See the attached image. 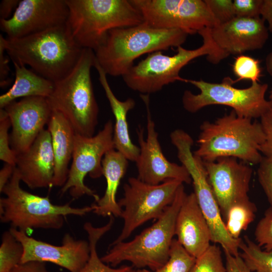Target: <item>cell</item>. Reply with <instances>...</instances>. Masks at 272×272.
<instances>
[{"instance_id":"cell-1","label":"cell","mask_w":272,"mask_h":272,"mask_svg":"<svg viewBox=\"0 0 272 272\" xmlns=\"http://www.w3.org/2000/svg\"><path fill=\"white\" fill-rule=\"evenodd\" d=\"M3 41L12 62L29 65L53 82L71 72L83 49L74 39L66 23L19 38L3 37Z\"/></svg>"},{"instance_id":"cell-43","label":"cell","mask_w":272,"mask_h":272,"mask_svg":"<svg viewBox=\"0 0 272 272\" xmlns=\"http://www.w3.org/2000/svg\"><path fill=\"white\" fill-rule=\"evenodd\" d=\"M260 15L268 23V30L272 33V0H263Z\"/></svg>"},{"instance_id":"cell-5","label":"cell","mask_w":272,"mask_h":272,"mask_svg":"<svg viewBox=\"0 0 272 272\" xmlns=\"http://www.w3.org/2000/svg\"><path fill=\"white\" fill-rule=\"evenodd\" d=\"M95 60L94 51L83 48L75 67L54 82L53 91L47 98L51 109L61 113L76 133L85 137L94 135L98 123L99 109L91 77Z\"/></svg>"},{"instance_id":"cell-44","label":"cell","mask_w":272,"mask_h":272,"mask_svg":"<svg viewBox=\"0 0 272 272\" xmlns=\"http://www.w3.org/2000/svg\"><path fill=\"white\" fill-rule=\"evenodd\" d=\"M15 166L6 163L0 171V192L11 178L15 170Z\"/></svg>"},{"instance_id":"cell-40","label":"cell","mask_w":272,"mask_h":272,"mask_svg":"<svg viewBox=\"0 0 272 272\" xmlns=\"http://www.w3.org/2000/svg\"><path fill=\"white\" fill-rule=\"evenodd\" d=\"M227 272H252L247 267L240 255L234 256L224 252Z\"/></svg>"},{"instance_id":"cell-29","label":"cell","mask_w":272,"mask_h":272,"mask_svg":"<svg viewBox=\"0 0 272 272\" xmlns=\"http://www.w3.org/2000/svg\"><path fill=\"white\" fill-rule=\"evenodd\" d=\"M23 247L10 230L4 232L0 245V272H10L21 263Z\"/></svg>"},{"instance_id":"cell-3","label":"cell","mask_w":272,"mask_h":272,"mask_svg":"<svg viewBox=\"0 0 272 272\" xmlns=\"http://www.w3.org/2000/svg\"><path fill=\"white\" fill-rule=\"evenodd\" d=\"M193 153L203 162L222 157H234L258 164L262 159L260 146L265 135L260 122L240 116L234 110L214 122L203 121Z\"/></svg>"},{"instance_id":"cell-16","label":"cell","mask_w":272,"mask_h":272,"mask_svg":"<svg viewBox=\"0 0 272 272\" xmlns=\"http://www.w3.org/2000/svg\"><path fill=\"white\" fill-rule=\"evenodd\" d=\"M203 164L224 221L232 206L249 199L252 169L234 157H222Z\"/></svg>"},{"instance_id":"cell-25","label":"cell","mask_w":272,"mask_h":272,"mask_svg":"<svg viewBox=\"0 0 272 272\" xmlns=\"http://www.w3.org/2000/svg\"><path fill=\"white\" fill-rule=\"evenodd\" d=\"M15 72L14 83L0 96V108L3 109L17 98L29 97L48 98L53 91L54 82L37 74L26 66L13 62Z\"/></svg>"},{"instance_id":"cell-10","label":"cell","mask_w":272,"mask_h":272,"mask_svg":"<svg viewBox=\"0 0 272 272\" xmlns=\"http://www.w3.org/2000/svg\"><path fill=\"white\" fill-rule=\"evenodd\" d=\"M177 180L152 185L131 177L123 186V196L118 201L123 220L121 231L110 246L124 241L139 227L151 220H157L173 202L179 186Z\"/></svg>"},{"instance_id":"cell-15","label":"cell","mask_w":272,"mask_h":272,"mask_svg":"<svg viewBox=\"0 0 272 272\" xmlns=\"http://www.w3.org/2000/svg\"><path fill=\"white\" fill-rule=\"evenodd\" d=\"M69 8L65 0H22L8 19H0L7 38H19L66 23Z\"/></svg>"},{"instance_id":"cell-24","label":"cell","mask_w":272,"mask_h":272,"mask_svg":"<svg viewBox=\"0 0 272 272\" xmlns=\"http://www.w3.org/2000/svg\"><path fill=\"white\" fill-rule=\"evenodd\" d=\"M128 160L115 149L107 152L102 161L103 175L106 187L102 197L95 201L93 212L103 217L113 216L120 217L122 208L116 200V193L121 179L125 174Z\"/></svg>"},{"instance_id":"cell-28","label":"cell","mask_w":272,"mask_h":272,"mask_svg":"<svg viewBox=\"0 0 272 272\" xmlns=\"http://www.w3.org/2000/svg\"><path fill=\"white\" fill-rule=\"evenodd\" d=\"M239 249L241 257L252 272H272V252L262 250L246 236L241 240Z\"/></svg>"},{"instance_id":"cell-14","label":"cell","mask_w":272,"mask_h":272,"mask_svg":"<svg viewBox=\"0 0 272 272\" xmlns=\"http://www.w3.org/2000/svg\"><path fill=\"white\" fill-rule=\"evenodd\" d=\"M147 111V137L144 138V129L140 125L137 128L140 154L135 161L138 177L142 181L157 185L169 180H177L183 183L192 182L185 167L168 161L164 156L158 140V133L152 119L150 109L149 95H141Z\"/></svg>"},{"instance_id":"cell-20","label":"cell","mask_w":272,"mask_h":272,"mask_svg":"<svg viewBox=\"0 0 272 272\" xmlns=\"http://www.w3.org/2000/svg\"><path fill=\"white\" fill-rule=\"evenodd\" d=\"M21 181L32 189L53 186L54 159L49 130L44 129L31 146L16 155Z\"/></svg>"},{"instance_id":"cell-45","label":"cell","mask_w":272,"mask_h":272,"mask_svg":"<svg viewBox=\"0 0 272 272\" xmlns=\"http://www.w3.org/2000/svg\"><path fill=\"white\" fill-rule=\"evenodd\" d=\"M265 65L267 73L272 77V51L266 57ZM269 100L272 102V89L269 93Z\"/></svg>"},{"instance_id":"cell-32","label":"cell","mask_w":272,"mask_h":272,"mask_svg":"<svg viewBox=\"0 0 272 272\" xmlns=\"http://www.w3.org/2000/svg\"><path fill=\"white\" fill-rule=\"evenodd\" d=\"M258 59L243 54L238 55L233 64V71L237 79L234 83L241 80H250L258 82L261 77V70Z\"/></svg>"},{"instance_id":"cell-35","label":"cell","mask_w":272,"mask_h":272,"mask_svg":"<svg viewBox=\"0 0 272 272\" xmlns=\"http://www.w3.org/2000/svg\"><path fill=\"white\" fill-rule=\"evenodd\" d=\"M219 25L227 23L235 16L233 1L205 0Z\"/></svg>"},{"instance_id":"cell-47","label":"cell","mask_w":272,"mask_h":272,"mask_svg":"<svg viewBox=\"0 0 272 272\" xmlns=\"http://www.w3.org/2000/svg\"><path fill=\"white\" fill-rule=\"evenodd\" d=\"M128 272H137V270H135L134 269H132V268L131 269H130L129 270V271Z\"/></svg>"},{"instance_id":"cell-17","label":"cell","mask_w":272,"mask_h":272,"mask_svg":"<svg viewBox=\"0 0 272 272\" xmlns=\"http://www.w3.org/2000/svg\"><path fill=\"white\" fill-rule=\"evenodd\" d=\"M9 230L23 247L21 263L50 262L70 272H79L89 259V241L77 240L69 233L63 236L61 245H55L30 237L23 231L12 228Z\"/></svg>"},{"instance_id":"cell-12","label":"cell","mask_w":272,"mask_h":272,"mask_svg":"<svg viewBox=\"0 0 272 272\" xmlns=\"http://www.w3.org/2000/svg\"><path fill=\"white\" fill-rule=\"evenodd\" d=\"M144 22L160 29H179L194 34L219 25L205 1L130 0Z\"/></svg>"},{"instance_id":"cell-22","label":"cell","mask_w":272,"mask_h":272,"mask_svg":"<svg viewBox=\"0 0 272 272\" xmlns=\"http://www.w3.org/2000/svg\"><path fill=\"white\" fill-rule=\"evenodd\" d=\"M94 67L98 72L99 81L115 117L113 130L114 149L122 154L128 161L135 162L140 150L139 147L134 145L130 138L127 118L128 112L135 105V101L131 98H128L124 101L117 99L108 83L107 74L99 64L96 58Z\"/></svg>"},{"instance_id":"cell-33","label":"cell","mask_w":272,"mask_h":272,"mask_svg":"<svg viewBox=\"0 0 272 272\" xmlns=\"http://www.w3.org/2000/svg\"><path fill=\"white\" fill-rule=\"evenodd\" d=\"M10 118L4 109H0V159L6 163L16 165V154L11 149L9 129Z\"/></svg>"},{"instance_id":"cell-26","label":"cell","mask_w":272,"mask_h":272,"mask_svg":"<svg viewBox=\"0 0 272 272\" xmlns=\"http://www.w3.org/2000/svg\"><path fill=\"white\" fill-rule=\"evenodd\" d=\"M113 216L109 218V222L100 227H94L91 222H87L83 226L88 234L90 246V256L84 266L79 272H128L131 266L124 265L115 268L106 264L99 257L97 251V243L100 238L109 231L114 223Z\"/></svg>"},{"instance_id":"cell-42","label":"cell","mask_w":272,"mask_h":272,"mask_svg":"<svg viewBox=\"0 0 272 272\" xmlns=\"http://www.w3.org/2000/svg\"><path fill=\"white\" fill-rule=\"evenodd\" d=\"M19 0H3L0 4V19H9L13 11L18 7Z\"/></svg>"},{"instance_id":"cell-38","label":"cell","mask_w":272,"mask_h":272,"mask_svg":"<svg viewBox=\"0 0 272 272\" xmlns=\"http://www.w3.org/2000/svg\"><path fill=\"white\" fill-rule=\"evenodd\" d=\"M260 118L265 140L260 146L259 151L263 157L272 158V108L264 113Z\"/></svg>"},{"instance_id":"cell-30","label":"cell","mask_w":272,"mask_h":272,"mask_svg":"<svg viewBox=\"0 0 272 272\" xmlns=\"http://www.w3.org/2000/svg\"><path fill=\"white\" fill-rule=\"evenodd\" d=\"M195 259L177 239H174L168 260L162 267L152 272H190Z\"/></svg>"},{"instance_id":"cell-2","label":"cell","mask_w":272,"mask_h":272,"mask_svg":"<svg viewBox=\"0 0 272 272\" xmlns=\"http://www.w3.org/2000/svg\"><path fill=\"white\" fill-rule=\"evenodd\" d=\"M187 36L181 30L156 29L144 22L110 30L94 51L95 58L107 75L123 77L140 56L181 46Z\"/></svg>"},{"instance_id":"cell-27","label":"cell","mask_w":272,"mask_h":272,"mask_svg":"<svg viewBox=\"0 0 272 272\" xmlns=\"http://www.w3.org/2000/svg\"><path fill=\"white\" fill-rule=\"evenodd\" d=\"M257 208L250 199L239 202L229 209L224 219L228 233L234 239H239L241 233L254 220Z\"/></svg>"},{"instance_id":"cell-18","label":"cell","mask_w":272,"mask_h":272,"mask_svg":"<svg viewBox=\"0 0 272 272\" xmlns=\"http://www.w3.org/2000/svg\"><path fill=\"white\" fill-rule=\"evenodd\" d=\"M3 109L10 120V145L16 155L31 146L48 124L52 112L47 98L42 97L23 98Z\"/></svg>"},{"instance_id":"cell-8","label":"cell","mask_w":272,"mask_h":272,"mask_svg":"<svg viewBox=\"0 0 272 272\" xmlns=\"http://www.w3.org/2000/svg\"><path fill=\"white\" fill-rule=\"evenodd\" d=\"M186 195L182 184L173 202L152 226L129 241L110 246L101 259L112 266L127 261L136 268L147 267L153 271L162 267L169 258L177 216Z\"/></svg>"},{"instance_id":"cell-11","label":"cell","mask_w":272,"mask_h":272,"mask_svg":"<svg viewBox=\"0 0 272 272\" xmlns=\"http://www.w3.org/2000/svg\"><path fill=\"white\" fill-rule=\"evenodd\" d=\"M172 144L177 157L188 172L198 205L210 228L212 242L221 245L224 252L237 256L241 238L234 239L228 233L219 206L208 180L203 161L191 151L193 140L188 134L175 137Z\"/></svg>"},{"instance_id":"cell-37","label":"cell","mask_w":272,"mask_h":272,"mask_svg":"<svg viewBox=\"0 0 272 272\" xmlns=\"http://www.w3.org/2000/svg\"><path fill=\"white\" fill-rule=\"evenodd\" d=\"M263 0H234L233 5L236 17H259Z\"/></svg>"},{"instance_id":"cell-6","label":"cell","mask_w":272,"mask_h":272,"mask_svg":"<svg viewBox=\"0 0 272 272\" xmlns=\"http://www.w3.org/2000/svg\"><path fill=\"white\" fill-rule=\"evenodd\" d=\"M65 1L69 8L67 25L74 39L82 48L95 51L110 30L144 22L130 0Z\"/></svg>"},{"instance_id":"cell-9","label":"cell","mask_w":272,"mask_h":272,"mask_svg":"<svg viewBox=\"0 0 272 272\" xmlns=\"http://www.w3.org/2000/svg\"><path fill=\"white\" fill-rule=\"evenodd\" d=\"M185 83L192 84L200 91L197 94L189 90L183 92L182 105L190 113H195L209 105H221L231 107L240 116L253 119L260 118L272 108V102L265 98L267 84L254 82L248 88L239 89L233 86L234 80L230 77L224 78L220 83L201 79H186Z\"/></svg>"},{"instance_id":"cell-41","label":"cell","mask_w":272,"mask_h":272,"mask_svg":"<svg viewBox=\"0 0 272 272\" xmlns=\"http://www.w3.org/2000/svg\"><path fill=\"white\" fill-rule=\"evenodd\" d=\"M10 272H51L47 268L46 263L37 261H30L21 263Z\"/></svg>"},{"instance_id":"cell-4","label":"cell","mask_w":272,"mask_h":272,"mask_svg":"<svg viewBox=\"0 0 272 272\" xmlns=\"http://www.w3.org/2000/svg\"><path fill=\"white\" fill-rule=\"evenodd\" d=\"M21 179L16 168L1 193L0 220L11 228L27 233L32 229L59 230L69 215L83 216L93 212L94 205L74 208L70 203L53 204L49 196H41L24 190L20 186Z\"/></svg>"},{"instance_id":"cell-23","label":"cell","mask_w":272,"mask_h":272,"mask_svg":"<svg viewBox=\"0 0 272 272\" xmlns=\"http://www.w3.org/2000/svg\"><path fill=\"white\" fill-rule=\"evenodd\" d=\"M47 126L54 159L53 186L61 187L67 179L76 133L70 122L57 111L52 110Z\"/></svg>"},{"instance_id":"cell-7","label":"cell","mask_w":272,"mask_h":272,"mask_svg":"<svg viewBox=\"0 0 272 272\" xmlns=\"http://www.w3.org/2000/svg\"><path fill=\"white\" fill-rule=\"evenodd\" d=\"M198 33L203 40L201 46L191 50L179 46L173 56L163 54L161 51L148 54L122 77L125 85L141 94L150 95L176 81L185 82L186 79L181 77L179 73L196 58L207 55L209 62L217 64L229 56L213 39L211 28H205Z\"/></svg>"},{"instance_id":"cell-36","label":"cell","mask_w":272,"mask_h":272,"mask_svg":"<svg viewBox=\"0 0 272 272\" xmlns=\"http://www.w3.org/2000/svg\"><path fill=\"white\" fill-rule=\"evenodd\" d=\"M258 165L257 172L258 181L272 210V158L263 156Z\"/></svg>"},{"instance_id":"cell-46","label":"cell","mask_w":272,"mask_h":272,"mask_svg":"<svg viewBox=\"0 0 272 272\" xmlns=\"http://www.w3.org/2000/svg\"><path fill=\"white\" fill-rule=\"evenodd\" d=\"M137 272H152V271L146 269H139L137 270Z\"/></svg>"},{"instance_id":"cell-19","label":"cell","mask_w":272,"mask_h":272,"mask_svg":"<svg viewBox=\"0 0 272 272\" xmlns=\"http://www.w3.org/2000/svg\"><path fill=\"white\" fill-rule=\"evenodd\" d=\"M265 21L259 17H235L211 28L213 39L223 50L230 54L261 49L268 38Z\"/></svg>"},{"instance_id":"cell-39","label":"cell","mask_w":272,"mask_h":272,"mask_svg":"<svg viewBox=\"0 0 272 272\" xmlns=\"http://www.w3.org/2000/svg\"><path fill=\"white\" fill-rule=\"evenodd\" d=\"M3 36L0 35V86L1 87L8 86L11 83L9 77L10 69L9 65V59L5 53L6 49L3 41Z\"/></svg>"},{"instance_id":"cell-21","label":"cell","mask_w":272,"mask_h":272,"mask_svg":"<svg viewBox=\"0 0 272 272\" xmlns=\"http://www.w3.org/2000/svg\"><path fill=\"white\" fill-rule=\"evenodd\" d=\"M177 241L197 258L211 245L210 228L194 192L185 195L178 213L175 227Z\"/></svg>"},{"instance_id":"cell-34","label":"cell","mask_w":272,"mask_h":272,"mask_svg":"<svg viewBox=\"0 0 272 272\" xmlns=\"http://www.w3.org/2000/svg\"><path fill=\"white\" fill-rule=\"evenodd\" d=\"M254 236L256 243L260 247L272 252V210L270 208L257 224Z\"/></svg>"},{"instance_id":"cell-13","label":"cell","mask_w":272,"mask_h":272,"mask_svg":"<svg viewBox=\"0 0 272 272\" xmlns=\"http://www.w3.org/2000/svg\"><path fill=\"white\" fill-rule=\"evenodd\" d=\"M113 130V122L109 120L92 137L76 134L72 162L67 180L60 190L61 195L69 191L74 199L84 195L92 196L95 201L99 199L95 192L85 185L84 179L87 174L92 178L103 175L102 159L107 152L115 149Z\"/></svg>"},{"instance_id":"cell-31","label":"cell","mask_w":272,"mask_h":272,"mask_svg":"<svg viewBox=\"0 0 272 272\" xmlns=\"http://www.w3.org/2000/svg\"><path fill=\"white\" fill-rule=\"evenodd\" d=\"M190 272H227L220 247L216 244L211 245L196 258Z\"/></svg>"}]
</instances>
